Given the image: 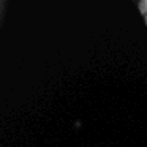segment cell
<instances>
[{"label": "cell", "instance_id": "6da1fadb", "mask_svg": "<svg viewBox=\"0 0 147 147\" xmlns=\"http://www.w3.org/2000/svg\"><path fill=\"white\" fill-rule=\"evenodd\" d=\"M131 2H133V5L136 7L141 19H142V22L146 24V27H147V0H131Z\"/></svg>", "mask_w": 147, "mask_h": 147}, {"label": "cell", "instance_id": "7a4b0ae2", "mask_svg": "<svg viewBox=\"0 0 147 147\" xmlns=\"http://www.w3.org/2000/svg\"><path fill=\"white\" fill-rule=\"evenodd\" d=\"M7 3H8V0H0V26H2V21H3V16H5Z\"/></svg>", "mask_w": 147, "mask_h": 147}]
</instances>
